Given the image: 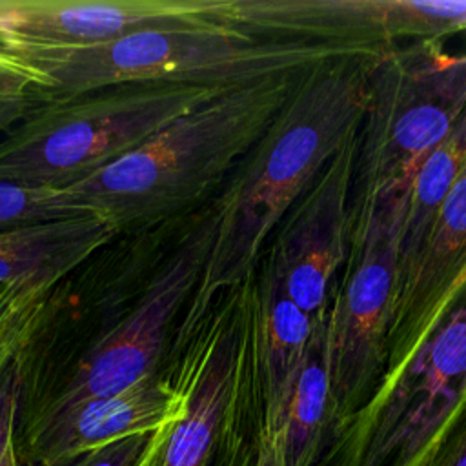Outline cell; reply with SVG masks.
<instances>
[{
  "label": "cell",
  "mask_w": 466,
  "mask_h": 466,
  "mask_svg": "<svg viewBox=\"0 0 466 466\" xmlns=\"http://www.w3.org/2000/svg\"><path fill=\"white\" fill-rule=\"evenodd\" d=\"M229 87L149 82L47 98L0 138V180L66 189Z\"/></svg>",
  "instance_id": "obj_4"
},
{
  "label": "cell",
  "mask_w": 466,
  "mask_h": 466,
  "mask_svg": "<svg viewBox=\"0 0 466 466\" xmlns=\"http://www.w3.org/2000/svg\"><path fill=\"white\" fill-rule=\"evenodd\" d=\"M466 166V109L446 135V138L420 164L408 191L402 242H400V277L415 262L457 175Z\"/></svg>",
  "instance_id": "obj_18"
},
{
  "label": "cell",
  "mask_w": 466,
  "mask_h": 466,
  "mask_svg": "<svg viewBox=\"0 0 466 466\" xmlns=\"http://www.w3.org/2000/svg\"><path fill=\"white\" fill-rule=\"evenodd\" d=\"M5 64H7V56L0 53V67H2V66H5Z\"/></svg>",
  "instance_id": "obj_28"
},
{
  "label": "cell",
  "mask_w": 466,
  "mask_h": 466,
  "mask_svg": "<svg viewBox=\"0 0 466 466\" xmlns=\"http://www.w3.org/2000/svg\"><path fill=\"white\" fill-rule=\"evenodd\" d=\"M357 147L359 131L289 208L266 253L288 297L311 317L329 306L337 271L350 257Z\"/></svg>",
  "instance_id": "obj_10"
},
{
  "label": "cell",
  "mask_w": 466,
  "mask_h": 466,
  "mask_svg": "<svg viewBox=\"0 0 466 466\" xmlns=\"http://www.w3.org/2000/svg\"><path fill=\"white\" fill-rule=\"evenodd\" d=\"M0 466H20L18 457H16V450H15V442H11L7 446V450L0 455Z\"/></svg>",
  "instance_id": "obj_26"
},
{
  "label": "cell",
  "mask_w": 466,
  "mask_h": 466,
  "mask_svg": "<svg viewBox=\"0 0 466 466\" xmlns=\"http://www.w3.org/2000/svg\"><path fill=\"white\" fill-rule=\"evenodd\" d=\"M442 38L413 40L379 58L370 75L351 186V222L366 209L408 198L426 157L466 109V53Z\"/></svg>",
  "instance_id": "obj_5"
},
{
  "label": "cell",
  "mask_w": 466,
  "mask_h": 466,
  "mask_svg": "<svg viewBox=\"0 0 466 466\" xmlns=\"http://www.w3.org/2000/svg\"><path fill=\"white\" fill-rule=\"evenodd\" d=\"M313 69L233 86L62 191L75 204L107 217L120 231L180 213L235 171Z\"/></svg>",
  "instance_id": "obj_2"
},
{
  "label": "cell",
  "mask_w": 466,
  "mask_h": 466,
  "mask_svg": "<svg viewBox=\"0 0 466 466\" xmlns=\"http://www.w3.org/2000/svg\"><path fill=\"white\" fill-rule=\"evenodd\" d=\"M406 200L404 197L377 204L351 222L350 257L342 282L333 289L328 317L333 419L329 446L370 400L386 368Z\"/></svg>",
  "instance_id": "obj_7"
},
{
  "label": "cell",
  "mask_w": 466,
  "mask_h": 466,
  "mask_svg": "<svg viewBox=\"0 0 466 466\" xmlns=\"http://www.w3.org/2000/svg\"><path fill=\"white\" fill-rule=\"evenodd\" d=\"M224 466H226V464H224Z\"/></svg>",
  "instance_id": "obj_29"
},
{
  "label": "cell",
  "mask_w": 466,
  "mask_h": 466,
  "mask_svg": "<svg viewBox=\"0 0 466 466\" xmlns=\"http://www.w3.org/2000/svg\"><path fill=\"white\" fill-rule=\"evenodd\" d=\"M91 213L62 189L29 187L0 180V229Z\"/></svg>",
  "instance_id": "obj_20"
},
{
  "label": "cell",
  "mask_w": 466,
  "mask_h": 466,
  "mask_svg": "<svg viewBox=\"0 0 466 466\" xmlns=\"http://www.w3.org/2000/svg\"><path fill=\"white\" fill-rule=\"evenodd\" d=\"M182 410V386L155 373L122 393L42 411L31 433L33 455L40 466H67L115 441L153 433Z\"/></svg>",
  "instance_id": "obj_13"
},
{
  "label": "cell",
  "mask_w": 466,
  "mask_h": 466,
  "mask_svg": "<svg viewBox=\"0 0 466 466\" xmlns=\"http://www.w3.org/2000/svg\"><path fill=\"white\" fill-rule=\"evenodd\" d=\"M430 466H466V419L453 431Z\"/></svg>",
  "instance_id": "obj_24"
},
{
  "label": "cell",
  "mask_w": 466,
  "mask_h": 466,
  "mask_svg": "<svg viewBox=\"0 0 466 466\" xmlns=\"http://www.w3.org/2000/svg\"><path fill=\"white\" fill-rule=\"evenodd\" d=\"M44 100L33 80L7 58V64L0 67V138L11 133Z\"/></svg>",
  "instance_id": "obj_21"
},
{
  "label": "cell",
  "mask_w": 466,
  "mask_h": 466,
  "mask_svg": "<svg viewBox=\"0 0 466 466\" xmlns=\"http://www.w3.org/2000/svg\"><path fill=\"white\" fill-rule=\"evenodd\" d=\"M328 317L329 306L317 317L306 360L277 424L262 430L277 439L284 466H315L331 441Z\"/></svg>",
  "instance_id": "obj_17"
},
{
  "label": "cell",
  "mask_w": 466,
  "mask_h": 466,
  "mask_svg": "<svg viewBox=\"0 0 466 466\" xmlns=\"http://www.w3.org/2000/svg\"><path fill=\"white\" fill-rule=\"evenodd\" d=\"M317 317L288 297L277 273L264 262L253 308V357L262 397L260 430L277 424L306 360Z\"/></svg>",
  "instance_id": "obj_15"
},
{
  "label": "cell",
  "mask_w": 466,
  "mask_h": 466,
  "mask_svg": "<svg viewBox=\"0 0 466 466\" xmlns=\"http://www.w3.org/2000/svg\"><path fill=\"white\" fill-rule=\"evenodd\" d=\"M228 0H0V51L76 47L144 29L226 24Z\"/></svg>",
  "instance_id": "obj_11"
},
{
  "label": "cell",
  "mask_w": 466,
  "mask_h": 466,
  "mask_svg": "<svg viewBox=\"0 0 466 466\" xmlns=\"http://www.w3.org/2000/svg\"><path fill=\"white\" fill-rule=\"evenodd\" d=\"M213 237L215 209L211 206V213L197 224L151 279L137 306L84 353L66 386L44 411L122 393L157 373L167 328L186 299L197 291Z\"/></svg>",
  "instance_id": "obj_8"
},
{
  "label": "cell",
  "mask_w": 466,
  "mask_h": 466,
  "mask_svg": "<svg viewBox=\"0 0 466 466\" xmlns=\"http://www.w3.org/2000/svg\"><path fill=\"white\" fill-rule=\"evenodd\" d=\"M249 466H284L280 448L273 435L258 430L255 451H253Z\"/></svg>",
  "instance_id": "obj_25"
},
{
  "label": "cell",
  "mask_w": 466,
  "mask_h": 466,
  "mask_svg": "<svg viewBox=\"0 0 466 466\" xmlns=\"http://www.w3.org/2000/svg\"><path fill=\"white\" fill-rule=\"evenodd\" d=\"M244 350L233 328L211 335L180 382L182 413L153 433L142 466H211L240 391Z\"/></svg>",
  "instance_id": "obj_14"
},
{
  "label": "cell",
  "mask_w": 466,
  "mask_h": 466,
  "mask_svg": "<svg viewBox=\"0 0 466 466\" xmlns=\"http://www.w3.org/2000/svg\"><path fill=\"white\" fill-rule=\"evenodd\" d=\"M390 49H368L315 67L235 167L213 204L215 237L195 306L242 284L268 240L324 166L362 124L370 75Z\"/></svg>",
  "instance_id": "obj_1"
},
{
  "label": "cell",
  "mask_w": 466,
  "mask_h": 466,
  "mask_svg": "<svg viewBox=\"0 0 466 466\" xmlns=\"http://www.w3.org/2000/svg\"><path fill=\"white\" fill-rule=\"evenodd\" d=\"M235 20L258 36L393 49L466 29V0H238Z\"/></svg>",
  "instance_id": "obj_9"
},
{
  "label": "cell",
  "mask_w": 466,
  "mask_h": 466,
  "mask_svg": "<svg viewBox=\"0 0 466 466\" xmlns=\"http://www.w3.org/2000/svg\"><path fill=\"white\" fill-rule=\"evenodd\" d=\"M15 360H18V359H11V360H4V362H0V373L11 364V362H15Z\"/></svg>",
  "instance_id": "obj_27"
},
{
  "label": "cell",
  "mask_w": 466,
  "mask_h": 466,
  "mask_svg": "<svg viewBox=\"0 0 466 466\" xmlns=\"http://www.w3.org/2000/svg\"><path fill=\"white\" fill-rule=\"evenodd\" d=\"M368 49L382 47L268 38L233 25H209L144 29L102 44L25 47L4 55L47 100L120 84L238 86Z\"/></svg>",
  "instance_id": "obj_3"
},
{
  "label": "cell",
  "mask_w": 466,
  "mask_h": 466,
  "mask_svg": "<svg viewBox=\"0 0 466 466\" xmlns=\"http://www.w3.org/2000/svg\"><path fill=\"white\" fill-rule=\"evenodd\" d=\"M20 399L18 360L11 362L0 373V455L15 442V419Z\"/></svg>",
  "instance_id": "obj_23"
},
{
  "label": "cell",
  "mask_w": 466,
  "mask_h": 466,
  "mask_svg": "<svg viewBox=\"0 0 466 466\" xmlns=\"http://www.w3.org/2000/svg\"><path fill=\"white\" fill-rule=\"evenodd\" d=\"M120 229L104 215L76 217L0 229V284L49 280L56 284Z\"/></svg>",
  "instance_id": "obj_16"
},
{
  "label": "cell",
  "mask_w": 466,
  "mask_h": 466,
  "mask_svg": "<svg viewBox=\"0 0 466 466\" xmlns=\"http://www.w3.org/2000/svg\"><path fill=\"white\" fill-rule=\"evenodd\" d=\"M153 433H140L115 441L78 457L67 466H142L149 453Z\"/></svg>",
  "instance_id": "obj_22"
},
{
  "label": "cell",
  "mask_w": 466,
  "mask_h": 466,
  "mask_svg": "<svg viewBox=\"0 0 466 466\" xmlns=\"http://www.w3.org/2000/svg\"><path fill=\"white\" fill-rule=\"evenodd\" d=\"M466 419V282L430 337L384 371L324 453L329 466H430Z\"/></svg>",
  "instance_id": "obj_6"
},
{
  "label": "cell",
  "mask_w": 466,
  "mask_h": 466,
  "mask_svg": "<svg viewBox=\"0 0 466 466\" xmlns=\"http://www.w3.org/2000/svg\"><path fill=\"white\" fill-rule=\"evenodd\" d=\"M53 286L38 279L0 284V362L18 359L27 346Z\"/></svg>",
  "instance_id": "obj_19"
},
{
  "label": "cell",
  "mask_w": 466,
  "mask_h": 466,
  "mask_svg": "<svg viewBox=\"0 0 466 466\" xmlns=\"http://www.w3.org/2000/svg\"><path fill=\"white\" fill-rule=\"evenodd\" d=\"M464 282L466 166L439 206L415 262L399 280L384 371L406 360L430 337Z\"/></svg>",
  "instance_id": "obj_12"
}]
</instances>
